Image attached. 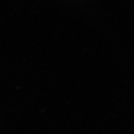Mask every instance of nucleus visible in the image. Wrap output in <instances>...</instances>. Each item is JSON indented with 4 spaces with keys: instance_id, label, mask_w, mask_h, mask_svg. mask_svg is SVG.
<instances>
[]
</instances>
